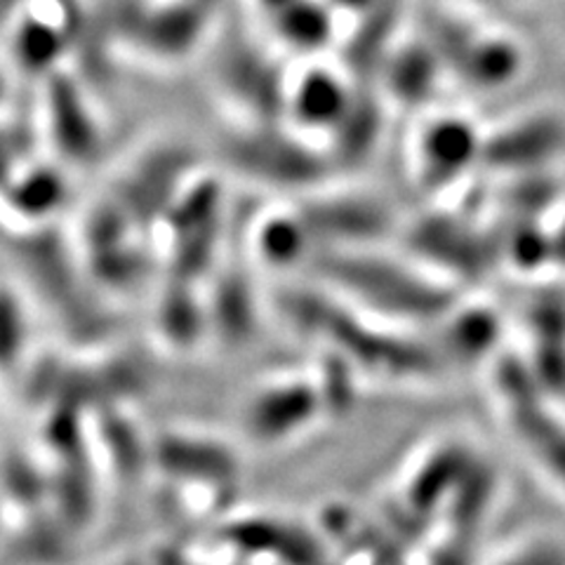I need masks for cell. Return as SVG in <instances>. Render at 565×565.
Segmentation results:
<instances>
[{
	"label": "cell",
	"instance_id": "6",
	"mask_svg": "<svg viewBox=\"0 0 565 565\" xmlns=\"http://www.w3.org/2000/svg\"><path fill=\"white\" fill-rule=\"evenodd\" d=\"M6 191L8 205L29 220H43L60 210L66 199V182L55 168H33L0 189Z\"/></svg>",
	"mask_w": 565,
	"mask_h": 565
},
{
	"label": "cell",
	"instance_id": "7",
	"mask_svg": "<svg viewBox=\"0 0 565 565\" xmlns=\"http://www.w3.org/2000/svg\"><path fill=\"white\" fill-rule=\"evenodd\" d=\"M274 26L282 43L295 50H321L332 35V14L323 0H290L274 12Z\"/></svg>",
	"mask_w": 565,
	"mask_h": 565
},
{
	"label": "cell",
	"instance_id": "12",
	"mask_svg": "<svg viewBox=\"0 0 565 565\" xmlns=\"http://www.w3.org/2000/svg\"><path fill=\"white\" fill-rule=\"evenodd\" d=\"M334 6H344V8H353V10H361L365 6H370V0H330Z\"/></svg>",
	"mask_w": 565,
	"mask_h": 565
},
{
	"label": "cell",
	"instance_id": "5",
	"mask_svg": "<svg viewBox=\"0 0 565 565\" xmlns=\"http://www.w3.org/2000/svg\"><path fill=\"white\" fill-rule=\"evenodd\" d=\"M12 57L26 74H47L55 68L66 50V33L57 22H50L43 14H24L14 24Z\"/></svg>",
	"mask_w": 565,
	"mask_h": 565
},
{
	"label": "cell",
	"instance_id": "8",
	"mask_svg": "<svg viewBox=\"0 0 565 565\" xmlns=\"http://www.w3.org/2000/svg\"><path fill=\"white\" fill-rule=\"evenodd\" d=\"M189 286V280L174 278L161 305V328L168 342L177 347H193L203 330V311Z\"/></svg>",
	"mask_w": 565,
	"mask_h": 565
},
{
	"label": "cell",
	"instance_id": "13",
	"mask_svg": "<svg viewBox=\"0 0 565 565\" xmlns=\"http://www.w3.org/2000/svg\"><path fill=\"white\" fill-rule=\"evenodd\" d=\"M6 95H8V81H6V74H3V71H0V104H3Z\"/></svg>",
	"mask_w": 565,
	"mask_h": 565
},
{
	"label": "cell",
	"instance_id": "9",
	"mask_svg": "<svg viewBox=\"0 0 565 565\" xmlns=\"http://www.w3.org/2000/svg\"><path fill=\"white\" fill-rule=\"evenodd\" d=\"M259 250L271 264H290L302 253V226L292 220L278 217L262 226Z\"/></svg>",
	"mask_w": 565,
	"mask_h": 565
},
{
	"label": "cell",
	"instance_id": "3",
	"mask_svg": "<svg viewBox=\"0 0 565 565\" xmlns=\"http://www.w3.org/2000/svg\"><path fill=\"white\" fill-rule=\"evenodd\" d=\"M313 394L305 384L274 386L247 405L245 424L257 440H280L311 415Z\"/></svg>",
	"mask_w": 565,
	"mask_h": 565
},
{
	"label": "cell",
	"instance_id": "4",
	"mask_svg": "<svg viewBox=\"0 0 565 565\" xmlns=\"http://www.w3.org/2000/svg\"><path fill=\"white\" fill-rule=\"evenodd\" d=\"M349 104V93L338 74L330 68H307L299 76L290 95V109L299 126L309 130L330 128L342 120Z\"/></svg>",
	"mask_w": 565,
	"mask_h": 565
},
{
	"label": "cell",
	"instance_id": "10",
	"mask_svg": "<svg viewBox=\"0 0 565 565\" xmlns=\"http://www.w3.org/2000/svg\"><path fill=\"white\" fill-rule=\"evenodd\" d=\"M26 340L22 305L8 292L0 290V367H10L22 353Z\"/></svg>",
	"mask_w": 565,
	"mask_h": 565
},
{
	"label": "cell",
	"instance_id": "1",
	"mask_svg": "<svg viewBox=\"0 0 565 565\" xmlns=\"http://www.w3.org/2000/svg\"><path fill=\"white\" fill-rule=\"evenodd\" d=\"M50 135L57 151L74 163H87L99 153V128L81 93L64 78H55L47 95Z\"/></svg>",
	"mask_w": 565,
	"mask_h": 565
},
{
	"label": "cell",
	"instance_id": "2",
	"mask_svg": "<svg viewBox=\"0 0 565 565\" xmlns=\"http://www.w3.org/2000/svg\"><path fill=\"white\" fill-rule=\"evenodd\" d=\"M158 462L168 473L182 476L191 481H226L236 473V457L232 450L207 438L168 436L156 448Z\"/></svg>",
	"mask_w": 565,
	"mask_h": 565
},
{
	"label": "cell",
	"instance_id": "14",
	"mask_svg": "<svg viewBox=\"0 0 565 565\" xmlns=\"http://www.w3.org/2000/svg\"><path fill=\"white\" fill-rule=\"evenodd\" d=\"M0 516H3V514H0ZM0 523H3V521H0Z\"/></svg>",
	"mask_w": 565,
	"mask_h": 565
},
{
	"label": "cell",
	"instance_id": "11",
	"mask_svg": "<svg viewBox=\"0 0 565 565\" xmlns=\"http://www.w3.org/2000/svg\"><path fill=\"white\" fill-rule=\"evenodd\" d=\"M10 168H12V163H10V147L6 145L3 139H0V184H3V186L12 180Z\"/></svg>",
	"mask_w": 565,
	"mask_h": 565
}]
</instances>
